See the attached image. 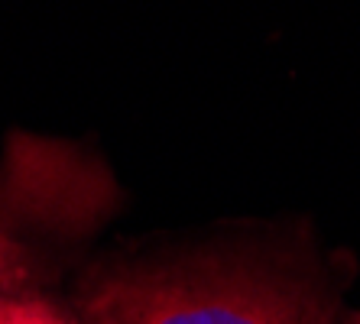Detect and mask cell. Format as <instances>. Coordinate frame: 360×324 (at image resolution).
<instances>
[{"label": "cell", "instance_id": "obj_4", "mask_svg": "<svg viewBox=\"0 0 360 324\" xmlns=\"http://www.w3.org/2000/svg\"><path fill=\"white\" fill-rule=\"evenodd\" d=\"M344 324H360V311H357V315H351V318H347V321H344Z\"/></svg>", "mask_w": 360, "mask_h": 324}, {"label": "cell", "instance_id": "obj_5", "mask_svg": "<svg viewBox=\"0 0 360 324\" xmlns=\"http://www.w3.org/2000/svg\"><path fill=\"white\" fill-rule=\"evenodd\" d=\"M68 324H82V321H75V318H72V315H68Z\"/></svg>", "mask_w": 360, "mask_h": 324}, {"label": "cell", "instance_id": "obj_2", "mask_svg": "<svg viewBox=\"0 0 360 324\" xmlns=\"http://www.w3.org/2000/svg\"><path fill=\"white\" fill-rule=\"evenodd\" d=\"M117 198L108 169L72 143L13 134L0 162V295L39 299L56 259Z\"/></svg>", "mask_w": 360, "mask_h": 324}, {"label": "cell", "instance_id": "obj_1", "mask_svg": "<svg viewBox=\"0 0 360 324\" xmlns=\"http://www.w3.org/2000/svg\"><path fill=\"white\" fill-rule=\"evenodd\" d=\"M62 308L82 324H338L341 302L305 276L182 259L98 266Z\"/></svg>", "mask_w": 360, "mask_h": 324}, {"label": "cell", "instance_id": "obj_3", "mask_svg": "<svg viewBox=\"0 0 360 324\" xmlns=\"http://www.w3.org/2000/svg\"><path fill=\"white\" fill-rule=\"evenodd\" d=\"M0 324H68V311L56 299H13L0 295Z\"/></svg>", "mask_w": 360, "mask_h": 324}]
</instances>
